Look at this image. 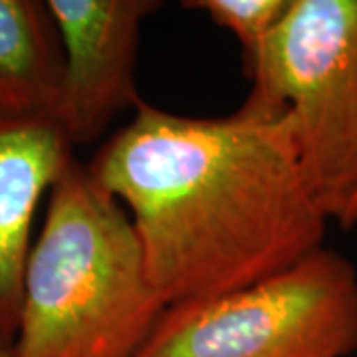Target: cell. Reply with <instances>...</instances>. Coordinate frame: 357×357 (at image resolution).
Instances as JSON below:
<instances>
[{
    "instance_id": "obj_3",
    "label": "cell",
    "mask_w": 357,
    "mask_h": 357,
    "mask_svg": "<svg viewBox=\"0 0 357 357\" xmlns=\"http://www.w3.org/2000/svg\"><path fill=\"white\" fill-rule=\"evenodd\" d=\"M246 76V103L290 117L324 217L357 227V0H292Z\"/></svg>"
},
{
    "instance_id": "obj_7",
    "label": "cell",
    "mask_w": 357,
    "mask_h": 357,
    "mask_svg": "<svg viewBox=\"0 0 357 357\" xmlns=\"http://www.w3.org/2000/svg\"><path fill=\"white\" fill-rule=\"evenodd\" d=\"M62 46L42 0H0V117L56 121Z\"/></svg>"
},
{
    "instance_id": "obj_5",
    "label": "cell",
    "mask_w": 357,
    "mask_h": 357,
    "mask_svg": "<svg viewBox=\"0 0 357 357\" xmlns=\"http://www.w3.org/2000/svg\"><path fill=\"white\" fill-rule=\"evenodd\" d=\"M62 46L56 123L74 145L98 141L143 100L135 86L141 30L155 0H46Z\"/></svg>"
},
{
    "instance_id": "obj_1",
    "label": "cell",
    "mask_w": 357,
    "mask_h": 357,
    "mask_svg": "<svg viewBox=\"0 0 357 357\" xmlns=\"http://www.w3.org/2000/svg\"><path fill=\"white\" fill-rule=\"evenodd\" d=\"M88 171L128 211L167 307L243 290L324 248L330 222L286 112L244 102L195 117L141 102Z\"/></svg>"
},
{
    "instance_id": "obj_8",
    "label": "cell",
    "mask_w": 357,
    "mask_h": 357,
    "mask_svg": "<svg viewBox=\"0 0 357 357\" xmlns=\"http://www.w3.org/2000/svg\"><path fill=\"white\" fill-rule=\"evenodd\" d=\"M292 0H191L185 8L201 10L243 46L244 72L252 70L268 40L290 10Z\"/></svg>"
},
{
    "instance_id": "obj_2",
    "label": "cell",
    "mask_w": 357,
    "mask_h": 357,
    "mask_svg": "<svg viewBox=\"0 0 357 357\" xmlns=\"http://www.w3.org/2000/svg\"><path fill=\"white\" fill-rule=\"evenodd\" d=\"M165 310L128 211L74 159L26 262L10 357H137Z\"/></svg>"
},
{
    "instance_id": "obj_6",
    "label": "cell",
    "mask_w": 357,
    "mask_h": 357,
    "mask_svg": "<svg viewBox=\"0 0 357 357\" xmlns=\"http://www.w3.org/2000/svg\"><path fill=\"white\" fill-rule=\"evenodd\" d=\"M72 143L54 119L0 117V347L10 351L42 199L74 161Z\"/></svg>"
},
{
    "instance_id": "obj_9",
    "label": "cell",
    "mask_w": 357,
    "mask_h": 357,
    "mask_svg": "<svg viewBox=\"0 0 357 357\" xmlns=\"http://www.w3.org/2000/svg\"><path fill=\"white\" fill-rule=\"evenodd\" d=\"M0 357H10V351L4 349V347H0Z\"/></svg>"
},
{
    "instance_id": "obj_4",
    "label": "cell",
    "mask_w": 357,
    "mask_h": 357,
    "mask_svg": "<svg viewBox=\"0 0 357 357\" xmlns=\"http://www.w3.org/2000/svg\"><path fill=\"white\" fill-rule=\"evenodd\" d=\"M357 351V270L319 248L278 274L169 306L137 357H347Z\"/></svg>"
}]
</instances>
